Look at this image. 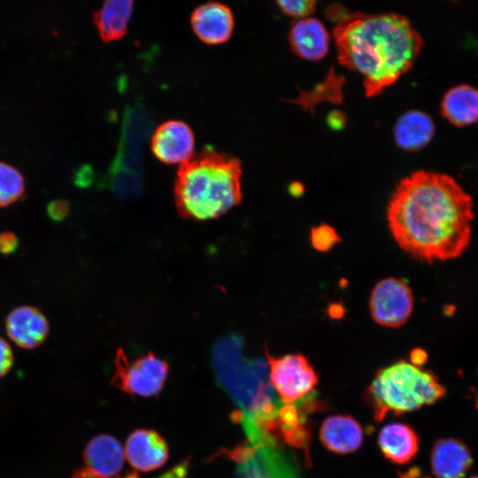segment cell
<instances>
[{"label": "cell", "mask_w": 478, "mask_h": 478, "mask_svg": "<svg viewBox=\"0 0 478 478\" xmlns=\"http://www.w3.org/2000/svg\"><path fill=\"white\" fill-rule=\"evenodd\" d=\"M386 220L405 252L429 264L447 261L460 257L469 246L474 203L451 176L420 170L397 184Z\"/></svg>", "instance_id": "cell-1"}, {"label": "cell", "mask_w": 478, "mask_h": 478, "mask_svg": "<svg viewBox=\"0 0 478 478\" xmlns=\"http://www.w3.org/2000/svg\"><path fill=\"white\" fill-rule=\"evenodd\" d=\"M333 35L339 63L363 77L367 97L409 71L423 45L409 19L398 13H349L337 21Z\"/></svg>", "instance_id": "cell-2"}, {"label": "cell", "mask_w": 478, "mask_h": 478, "mask_svg": "<svg viewBox=\"0 0 478 478\" xmlns=\"http://www.w3.org/2000/svg\"><path fill=\"white\" fill-rule=\"evenodd\" d=\"M242 166L238 159L206 149L181 164L174 196L179 213L186 219H215L242 200Z\"/></svg>", "instance_id": "cell-3"}, {"label": "cell", "mask_w": 478, "mask_h": 478, "mask_svg": "<svg viewBox=\"0 0 478 478\" xmlns=\"http://www.w3.org/2000/svg\"><path fill=\"white\" fill-rule=\"evenodd\" d=\"M445 388L428 370L406 360H398L380 369L366 390V398L374 418L412 412L444 397Z\"/></svg>", "instance_id": "cell-4"}, {"label": "cell", "mask_w": 478, "mask_h": 478, "mask_svg": "<svg viewBox=\"0 0 478 478\" xmlns=\"http://www.w3.org/2000/svg\"><path fill=\"white\" fill-rule=\"evenodd\" d=\"M266 356L269 380L281 402L296 404L315 389L319 377L305 356L291 353L274 357L268 351Z\"/></svg>", "instance_id": "cell-5"}, {"label": "cell", "mask_w": 478, "mask_h": 478, "mask_svg": "<svg viewBox=\"0 0 478 478\" xmlns=\"http://www.w3.org/2000/svg\"><path fill=\"white\" fill-rule=\"evenodd\" d=\"M115 364L113 382L124 391L141 397L158 394L168 372L167 364L152 353L129 361L119 350Z\"/></svg>", "instance_id": "cell-6"}, {"label": "cell", "mask_w": 478, "mask_h": 478, "mask_svg": "<svg viewBox=\"0 0 478 478\" xmlns=\"http://www.w3.org/2000/svg\"><path fill=\"white\" fill-rule=\"evenodd\" d=\"M413 305L411 288L405 280L396 277L379 281L369 297L371 317L376 324L387 328H399L405 324Z\"/></svg>", "instance_id": "cell-7"}, {"label": "cell", "mask_w": 478, "mask_h": 478, "mask_svg": "<svg viewBox=\"0 0 478 478\" xmlns=\"http://www.w3.org/2000/svg\"><path fill=\"white\" fill-rule=\"evenodd\" d=\"M194 135L190 127L180 120L161 124L151 139L155 157L166 164H183L194 155Z\"/></svg>", "instance_id": "cell-8"}, {"label": "cell", "mask_w": 478, "mask_h": 478, "mask_svg": "<svg viewBox=\"0 0 478 478\" xmlns=\"http://www.w3.org/2000/svg\"><path fill=\"white\" fill-rule=\"evenodd\" d=\"M9 338L19 347L35 349L48 337L50 324L40 309L33 305H19L12 309L5 319Z\"/></svg>", "instance_id": "cell-9"}, {"label": "cell", "mask_w": 478, "mask_h": 478, "mask_svg": "<svg viewBox=\"0 0 478 478\" xmlns=\"http://www.w3.org/2000/svg\"><path fill=\"white\" fill-rule=\"evenodd\" d=\"M191 26L197 37L208 44L227 42L232 35L234 18L231 10L220 3H207L191 15Z\"/></svg>", "instance_id": "cell-10"}, {"label": "cell", "mask_w": 478, "mask_h": 478, "mask_svg": "<svg viewBox=\"0 0 478 478\" xmlns=\"http://www.w3.org/2000/svg\"><path fill=\"white\" fill-rule=\"evenodd\" d=\"M291 50L299 58L319 61L329 49V34L322 22L307 17L297 19L289 35Z\"/></svg>", "instance_id": "cell-11"}, {"label": "cell", "mask_w": 478, "mask_h": 478, "mask_svg": "<svg viewBox=\"0 0 478 478\" xmlns=\"http://www.w3.org/2000/svg\"><path fill=\"white\" fill-rule=\"evenodd\" d=\"M124 451L131 466L144 472L162 466L168 457L165 441L156 432L145 429L128 436Z\"/></svg>", "instance_id": "cell-12"}, {"label": "cell", "mask_w": 478, "mask_h": 478, "mask_svg": "<svg viewBox=\"0 0 478 478\" xmlns=\"http://www.w3.org/2000/svg\"><path fill=\"white\" fill-rule=\"evenodd\" d=\"M319 436L321 443L328 451L347 454L360 447L364 431L361 425L351 416L334 414L323 420Z\"/></svg>", "instance_id": "cell-13"}, {"label": "cell", "mask_w": 478, "mask_h": 478, "mask_svg": "<svg viewBox=\"0 0 478 478\" xmlns=\"http://www.w3.org/2000/svg\"><path fill=\"white\" fill-rule=\"evenodd\" d=\"M472 463L471 452L460 440L439 439L432 448L430 465L436 478H463Z\"/></svg>", "instance_id": "cell-14"}, {"label": "cell", "mask_w": 478, "mask_h": 478, "mask_svg": "<svg viewBox=\"0 0 478 478\" xmlns=\"http://www.w3.org/2000/svg\"><path fill=\"white\" fill-rule=\"evenodd\" d=\"M125 458L124 448L109 435L95 436L84 451L85 468L102 478H112L118 474L123 467Z\"/></svg>", "instance_id": "cell-15"}, {"label": "cell", "mask_w": 478, "mask_h": 478, "mask_svg": "<svg viewBox=\"0 0 478 478\" xmlns=\"http://www.w3.org/2000/svg\"><path fill=\"white\" fill-rule=\"evenodd\" d=\"M378 445L388 460L404 465L415 458L419 451L420 439L415 430L409 425L393 422L380 430Z\"/></svg>", "instance_id": "cell-16"}, {"label": "cell", "mask_w": 478, "mask_h": 478, "mask_svg": "<svg viewBox=\"0 0 478 478\" xmlns=\"http://www.w3.org/2000/svg\"><path fill=\"white\" fill-rule=\"evenodd\" d=\"M396 144L405 150H418L425 147L435 134L433 120L420 111L404 113L394 126Z\"/></svg>", "instance_id": "cell-17"}, {"label": "cell", "mask_w": 478, "mask_h": 478, "mask_svg": "<svg viewBox=\"0 0 478 478\" xmlns=\"http://www.w3.org/2000/svg\"><path fill=\"white\" fill-rule=\"evenodd\" d=\"M441 113L457 127L477 121L478 90L469 85H459L451 89L441 102Z\"/></svg>", "instance_id": "cell-18"}, {"label": "cell", "mask_w": 478, "mask_h": 478, "mask_svg": "<svg viewBox=\"0 0 478 478\" xmlns=\"http://www.w3.org/2000/svg\"><path fill=\"white\" fill-rule=\"evenodd\" d=\"M132 11V1L111 0L104 2L94 14V22L100 37L104 42L121 38L127 32Z\"/></svg>", "instance_id": "cell-19"}, {"label": "cell", "mask_w": 478, "mask_h": 478, "mask_svg": "<svg viewBox=\"0 0 478 478\" xmlns=\"http://www.w3.org/2000/svg\"><path fill=\"white\" fill-rule=\"evenodd\" d=\"M25 195V181L20 172L0 161V207H7Z\"/></svg>", "instance_id": "cell-20"}, {"label": "cell", "mask_w": 478, "mask_h": 478, "mask_svg": "<svg viewBox=\"0 0 478 478\" xmlns=\"http://www.w3.org/2000/svg\"><path fill=\"white\" fill-rule=\"evenodd\" d=\"M310 241L318 251L327 252L341 241L335 229L328 224H320L311 228Z\"/></svg>", "instance_id": "cell-21"}, {"label": "cell", "mask_w": 478, "mask_h": 478, "mask_svg": "<svg viewBox=\"0 0 478 478\" xmlns=\"http://www.w3.org/2000/svg\"><path fill=\"white\" fill-rule=\"evenodd\" d=\"M277 4L285 14L300 19L310 17L314 12L316 2L314 0H281L277 1Z\"/></svg>", "instance_id": "cell-22"}, {"label": "cell", "mask_w": 478, "mask_h": 478, "mask_svg": "<svg viewBox=\"0 0 478 478\" xmlns=\"http://www.w3.org/2000/svg\"><path fill=\"white\" fill-rule=\"evenodd\" d=\"M187 470H188V464L185 462L173 467V469L165 473L163 475L158 478H183L187 474ZM72 478H102V477H99L94 474L87 468H83V469L78 470L72 476ZM125 478H138V476L136 474H132Z\"/></svg>", "instance_id": "cell-23"}, {"label": "cell", "mask_w": 478, "mask_h": 478, "mask_svg": "<svg viewBox=\"0 0 478 478\" xmlns=\"http://www.w3.org/2000/svg\"><path fill=\"white\" fill-rule=\"evenodd\" d=\"M69 211V203L65 199H54L46 207L47 215L54 221H61L66 219Z\"/></svg>", "instance_id": "cell-24"}, {"label": "cell", "mask_w": 478, "mask_h": 478, "mask_svg": "<svg viewBox=\"0 0 478 478\" xmlns=\"http://www.w3.org/2000/svg\"><path fill=\"white\" fill-rule=\"evenodd\" d=\"M13 365V353L9 343L0 336V379L5 376Z\"/></svg>", "instance_id": "cell-25"}, {"label": "cell", "mask_w": 478, "mask_h": 478, "mask_svg": "<svg viewBox=\"0 0 478 478\" xmlns=\"http://www.w3.org/2000/svg\"><path fill=\"white\" fill-rule=\"evenodd\" d=\"M19 247L17 235L11 231L0 233V254L9 256L13 254Z\"/></svg>", "instance_id": "cell-26"}, {"label": "cell", "mask_w": 478, "mask_h": 478, "mask_svg": "<svg viewBox=\"0 0 478 478\" xmlns=\"http://www.w3.org/2000/svg\"><path fill=\"white\" fill-rule=\"evenodd\" d=\"M91 181V170L84 166L77 172L75 175V183L81 187L88 186Z\"/></svg>", "instance_id": "cell-27"}, {"label": "cell", "mask_w": 478, "mask_h": 478, "mask_svg": "<svg viewBox=\"0 0 478 478\" xmlns=\"http://www.w3.org/2000/svg\"><path fill=\"white\" fill-rule=\"evenodd\" d=\"M411 363L421 367L428 359L427 352L420 348L413 349L410 356Z\"/></svg>", "instance_id": "cell-28"}, {"label": "cell", "mask_w": 478, "mask_h": 478, "mask_svg": "<svg viewBox=\"0 0 478 478\" xmlns=\"http://www.w3.org/2000/svg\"><path fill=\"white\" fill-rule=\"evenodd\" d=\"M470 478H478V475H476V476H473V477H470Z\"/></svg>", "instance_id": "cell-29"}, {"label": "cell", "mask_w": 478, "mask_h": 478, "mask_svg": "<svg viewBox=\"0 0 478 478\" xmlns=\"http://www.w3.org/2000/svg\"><path fill=\"white\" fill-rule=\"evenodd\" d=\"M477 405H478V401H477Z\"/></svg>", "instance_id": "cell-30"}]
</instances>
